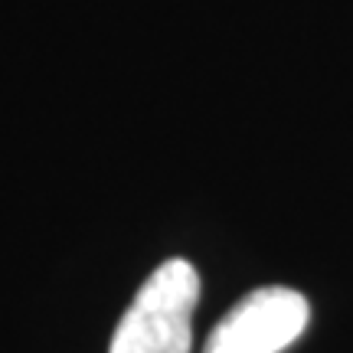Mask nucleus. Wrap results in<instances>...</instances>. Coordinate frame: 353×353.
Returning a JSON list of instances; mask_svg holds the SVG:
<instances>
[{
    "instance_id": "f257e3e1",
    "label": "nucleus",
    "mask_w": 353,
    "mask_h": 353,
    "mask_svg": "<svg viewBox=\"0 0 353 353\" xmlns=\"http://www.w3.org/2000/svg\"><path fill=\"white\" fill-rule=\"evenodd\" d=\"M200 275L187 259H167L154 268L114 327L108 353H190Z\"/></svg>"
},
{
    "instance_id": "f03ea898",
    "label": "nucleus",
    "mask_w": 353,
    "mask_h": 353,
    "mask_svg": "<svg viewBox=\"0 0 353 353\" xmlns=\"http://www.w3.org/2000/svg\"><path fill=\"white\" fill-rule=\"evenodd\" d=\"M311 324V304L294 288H259L245 294L213 327L203 353H281Z\"/></svg>"
}]
</instances>
